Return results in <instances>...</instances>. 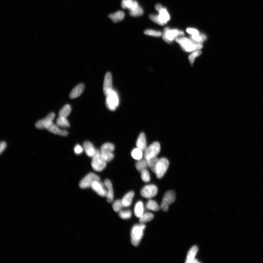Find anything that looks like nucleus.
<instances>
[{"mask_svg":"<svg viewBox=\"0 0 263 263\" xmlns=\"http://www.w3.org/2000/svg\"><path fill=\"white\" fill-rule=\"evenodd\" d=\"M169 165V163L166 158H162L159 159L155 173L158 178L161 179L164 176L168 170Z\"/></svg>","mask_w":263,"mask_h":263,"instance_id":"nucleus-8","label":"nucleus"},{"mask_svg":"<svg viewBox=\"0 0 263 263\" xmlns=\"http://www.w3.org/2000/svg\"><path fill=\"white\" fill-rule=\"evenodd\" d=\"M55 117V113L52 112L49 114L45 118L37 122L35 124V127L40 129H47L53 123Z\"/></svg>","mask_w":263,"mask_h":263,"instance_id":"nucleus-11","label":"nucleus"},{"mask_svg":"<svg viewBox=\"0 0 263 263\" xmlns=\"http://www.w3.org/2000/svg\"><path fill=\"white\" fill-rule=\"evenodd\" d=\"M201 54L202 52L200 50H198L195 51L191 52V54L189 55V57H188L190 63L191 65H193L195 59L201 55Z\"/></svg>","mask_w":263,"mask_h":263,"instance_id":"nucleus-34","label":"nucleus"},{"mask_svg":"<svg viewBox=\"0 0 263 263\" xmlns=\"http://www.w3.org/2000/svg\"><path fill=\"white\" fill-rule=\"evenodd\" d=\"M7 146L6 142L2 141L0 144V153L1 154L6 149Z\"/></svg>","mask_w":263,"mask_h":263,"instance_id":"nucleus-44","label":"nucleus"},{"mask_svg":"<svg viewBox=\"0 0 263 263\" xmlns=\"http://www.w3.org/2000/svg\"><path fill=\"white\" fill-rule=\"evenodd\" d=\"M91 188L99 196L102 197H106L107 196V189L104 183L101 182L100 180L95 181L92 184Z\"/></svg>","mask_w":263,"mask_h":263,"instance_id":"nucleus-12","label":"nucleus"},{"mask_svg":"<svg viewBox=\"0 0 263 263\" xmlns=\"http://www.w3.org/2000/svg\"><path fill=\"white\" fill-rule=\"evenodd\" d=\"M106 96V107L110 111H115L119 104V100L116 92L112 90Z\"/></svg>","mask_w":263,"mask_h":263,"instance_id":"nucleus-4","label":"nucleus"},{"mask_svg":"<svg viewBox=\"0 0 263 263\" xmlns=\"http://www.w3.org/2000/svg\"><path fill=\"white\" fill-rule=\"evenodd\" d=\"M138 6H138V2L136 1H133L132 5L129 10L130 11L134 10L135 9L137 8Z\"/></svg>","mask_w":263,"mask_h":263,"instance_id":"nucleus-45","label":"nucleus"},{"mask_svg":"<svg viewBox=\"0 0 263 263\" xmlns=\"http://www.w3.org/2000/svg\"><path fill=\"white\" fill-rule=\"evenodd\" d=\"M135 166L136 169L138 171L141 172L144 170L147 169L148 166L147 160L145 158L138 161L136 163Z\"/></svg>","mask_w":263,"mask_h":263,"instance_id":"nucleus-25","label":"nucleus"},{"mask_svg":"<svg viewBox=\"0 0 263 263\" xmlns=\"http://www.w3.org/2000/svg\"><path fill=\"white\" fill-rule=\"evenodd\" d=\"M184 35V32L177 29H171L168 28H165L163 34V38L165 41L170 43L179 36Z\"/></svg>","mask_w":263,"mask_h":263,"instance_id":"nucleus-5","label":"nucleus"},{"mask_svg":"<svg viewBox=\"0 0 263 263\" xmlns=\"http://www.w3.org/2000/svg\"><path fill=\"white\" fill-rule=\"evenodd\" d=\"M143 151L136 147L133 149L131 152V155L133 159L137 161L140 160L143 158Z\"/></svg>","mask_w":263,"mask_h":263,"instance_id":"nucleus-26","label":"nucleus"},{"mask_svg":"<svg viewBox=\"0 0 263 263\" xmlns=\"http://www.w3.org/2000/svg\"><path fill=\"white\" fill-rule=\"evenodd\" d=\"M154 218V215L151 213H144L139 218V222L140 223L145 224L150 221Z\"/></svg>","mask_w":263,"mask_h":263,"instance_id":"nucleus-29","label":"nucleus"},{"mask_svg":"<svg viewBox=\"0 0 263 263\" xmlns=\"http://www.w3.org/2000/svg\"><path fill=\"white\" fill-rule=\"evenodd\" d=\"M136 146L142 151H145L147 148L146 137L143 132L140 133L136 142Z\"/></svg>","mask_w":263,"mask_h":263,"instance_id":"nucleus-17","label":"nucleus"},{"mask_svg":"<svg viewBox=\"0 0 263 263\" xmlns=\"http://www.w3.org/2000/svg\"><path fill=\"white\" fill-rule=\"evenodd\" d=\"M84 149L83 147H82L80 145H77L75 147L74 151L76 155H80L82 153Z\"/></svg>","mask_w":263,"mask_h":263,"instance_id":"nucleus-41","label":"nucleus"},{"mask_svg":"<svg viewBox=\"0 0 263 263\" xmlns=\"http://www.w3.org/2000/svg\"><path fill=\"white\" fill-rule=\"evenodd\" d=\"M159 159L156 156L147 160L148 166L154 173H155L156 167L159 162Z\"/></svg>","mask_w":263,"mask_h":263,"instance_id":"nucleus-24","label":"nucleus"},{"mask_svg":"<svg viewBox=\"0 0 263 263\" xmlns=\"http://www.w3.org/2000/svg\"><path fill=\"white\" fill-rule=\"evenodd\" d=\"M143 10L139 6L134 10L130 11L129 12L130 15L133 17L139 16L143 15Z\"/></svg>","mask_w":263,"mask_h":263,"instance_id":"nucleus-38","label":"nucleus"},{"mask_svg":"<svg viewBox=\"0 0 263 263\" xmlns=\"http://www.w3.org/2000/svg\"><path fill=\"white\" fill-rule=\"evenodd\" d=\"M119 216L122 219L127 220L131 218L132 215V212L130 210H122L119 212Z\"/></svg>","mask_w":263,"mask_h":263,"instance_id":"nucleus-35","label":"nucleus"},{"mask_svg":"<svg viewBox=\"0 0 263 263\" xmlns=\"http://www.w3.org/2000/svg\"><path fill=\"white\" fill-rule=\"evenodd\" d=\"M115 150V145L111 143L103 144L100 148L101 151H111L113 152Z\"/></svg>","mask_w":263,"mask_h":263,"instance_id":"nucleus-33","label":"nucleus"},{"mask_svg":"<svg viewBox=\"0 0 263 263\" xmlns=\"http://www.w3.org/2000/svg\"><path fill=\"white\" fill-rule=\"evenodd\" d=\"M100 180V177L93 173H88L82 179L79 186L81 189H85L91 188L92 184L95 181Z\"/></svg>","mask_w":263,"mask_h":263,"instance_id":"nucleus-7","label":"nucleus"},{"mask_svg":"<svg viewBox=\"0 0 263 263\" xmlns=\"http://www.w3.org/2000/svg\"><path fill=\"white\" fill-rule=\"evenodd\" d=\"M144 204L141 201L136 202L134 207V214L137 218H139L144 213Z\"/></svg>","mask_w":263,"mask_h":263,"instance_id":"nucleus-22","label":"nucleus"},{"mask_svg":"<svg viewBox=\"0 0 263 263\" xmlns=\"http://www.w3.org/2000/svg\"><path fill=\"white\" fill-rule=\"evenodd\" d=\"M133 0H122V7L123 8H128L129 9L132 5Z\"/></svg>","mask_w":263,"mask_h":263,"instance_id":"nucleus-40","label":"nucleus"},{"mask_svg":"<svg viewBox=\"0 0 263 263\" xmlns=\"http://www.w3.org/2000/svg\"><path fill=\"white\" fill-rule=\"evenodd\" d=\"M71 111H72V108L70 105H66L60 110L58 113L59 117L67 118V117L70 115Z\"/></svg>","mask_w":263,"mask_h":263,"instance_id":"nucleus-28","label":"nucleus"},{"mask_svg":"<svg viewBox=\"0 0 263 263\" xmlns=\"http://www.w3.org/2000/svg\"><path fill=\"white\" fill-rule=\"evenodd\" d=\"M155 8L156 10H157L158 12H159L161 9H162L163 7L161 4H158L156 5Z\"/></svg>","mask_w":263,"mask_h":263,"instance_id":"nucleus-46","label":"nucleus"},{"mask_svg":"<svg viewBox=\"0 0 263 263\" xmlns=\"http://www.w3.org/2000/svg\"><path fill=\"white\" fill-rule=\"evenodd\" d=\"M58 127V126L53 122L47 128V129L50 132H51L55 134L58 135L64 136L68 135V132L60 129Z\"/></svg>","mask_w":263,"mask_h":263,"instance_id":"nucleus-16","label":"nucleus"},{"mask_svg":"<svg viewBox=\"0 0 263 263\" xmlns=\"http://www.w3.org/2000/svg\"><path fill=\"white\" fill-rule=\"evenodd\" d=\"M56 125L63 128H67L70 127V124L67 118L65 117H59L56 120Z\"/></svg>","mask_w":263,"mask_h":263,"instance_id":"nucleus-31","label":"nucleus"},{"mask_svg":"<svg viewBox=\"0 0 263 263\" xmlns=\"http://www.w3.org/2000/svg\"><path fill=\"white\" fill-rule=\"evenodd\" d=\"M161 151V145L159 142H154L145 151L144 158L148 160L151 158L156 157L159 153Z\"/></svg>","mask_w":263,"mask_h":263,"instance_id":"nucleus-6","label":"nucleus"},{"mask_svg":"<svg viewBox=\"0 0 263 263\" xmlns=\"http://www.w3.org/2000/svg\"><path fill=\"white\" fill-rule=\"evenodd\" d=\"M145 228V224L135 225L131 231V241L133 246H137L143 238L144 231Z\"/></svg>","mask_w":263,"mask_h":263,"instance_id":"nucleus-2","label":"nucleus"},{"mask_svg":"<svg viewBox=\"0 0 263 263\" xmlns=\"http://www.w3.org/2000/svg\"><path fill=\"white\" fill-rule=\"evenodd\" d=\"M198 251V248L196 246L192 247L188 251L186 259V263H193L195 260V256Z\"/></svg>","mask_w":263,"mask_h":263,"instance_id":"nucleus-19","label":"nucleus"},{"mask_svg":"<svg viewBox=\"0 0 263 263\" xmlns=\"http://www.w3.org/2000/svg\"><path fill=\"white\" fill-rule=\"evenodd\" d=\"M104 184L107 189V195L106 196L107 200L108 203H111L113 201L114 199V193L112 184L111 181L108 179L105 181Z\"/></svg>","mask_w":263,"mask_h":263,"instance_id":"nucleus-14","label":"nucleus"},{"mask_svg":"<svg viewBox=\"0 0 263 263\" xmlns=\"http://www.w3.org/2000/svg\"><path fill=\"white\" fill-rule=\"evenodd\" d=\"M159 19L162 25L166 24L170 20V16L166 9L162 8L159 12Z\"/></svg>","mask_w":263,"mask_h":263,"instance_id":"nucleus-21","label":"nucleus"},{"mask_svg":"<svg viewBox=\"0 0 263 263\" xmlns=\"http://www.w3.org/2000/svg\"><path fill=\"white\" fill-rule=\"evenodd\" d=\"M124 207L122 200H116L113 202V210L115 212H120V211L122 210V209Z\"/></svg>","mask_w":263,"mask_h":263,"instance_id":"nucleus-36","label":"nucleus"},{"mask_svg":"<svg viewBox=\"0 0 263 263\" xmlns=\"http://www.w3.org/2000/svg\"><path fill=\"white\" fill-rule=\"evenodd\" d=\"M146 207L147 209L153 211H158L160 209L159 206L157 202L152 200L148 201L147 202Z\"/></svg>","mask_w":263,"mask_h":263,"instance_id":"nucleus-30","label":"nucleus"},{"mask_svg":"<svg viewBox=\"0 0 263 263\" xmlns=\"http://www.w3.org/2000/svg\"><path fill=\"white\" fill-rule=\"evenodd\" d=\"M92 158L91 166L95 171H102L106 168L107 162L101 156L100 150L96 149L95 155Z\"/></svg>","mask_w":263,"mask_h":263,"instance_id":"nucleus-3","label":"nucleus"},{"mask_svg":"<svg viewBox=\"0 0 263 263\" xmlns=\"http://www.w3.org/2000/svg\"><path fill=\"white\" fill-rule=\"evenodd\" d=\"M175 41L183 50L187 52L191 53L201 49L203 47L202 44L195 43L191 38L186 37H178Z\"/></svg>","mask_w":263,"mask_h":263,"instance_id":"nucleus-1","label":"nucleus"},{"mask_svg":"<svg viewBox=\"0 0 263 263\" xmlns=\"http://www.w3.org/2000/svg\"><path fill=\"white\" fill-rule=\"evenodd\" d=\"M101 156L106 162L111 161L114 158L115 155L113 152L110 151H101Z\"/></svg>","mask_w":263,"mask_h":263,"instance_id":"nucleus-32","label":"nucleus"},{"mask_svg":"<svg viewBox=\"0 0 263 263\" xmlns=\"http://www.w3.org/2000/svg\"><path fill=\"white\" fill-rule=\"evenodd\" d=\"M112 90V74L111 72H108L106 73L104 78L103 92L104 95H106Z\"/></svg>","mask_w":263,"mask_h":263,"instance_id":"nucleus-13","label":"nucleus"},{"mask_svg":"<svg viewBox=\"0 0 263 263\" xmlns=\"http://www.w3.org/2000/svg\"><path fill=\"white\" fill-rule=\"evenodd\" d=\"M124 17H125V14L123 12L121 11L111 14L108 16L109 18L111 19L114 23L118 22L123 20Z\"/></svg>","mask_w":263,"mask_h":263,"instance_id":"nucleus-23","label":"nucleus"},{"mask_svg":"<svg viewBox=\"0 0 263 263\" xmlns=\"http://www.w3.org/2000/svg\"><path fill=\"white\" fill-rule=\"evenodd\" d=\"M83 148L87 155L88 157L92 158L95 153L96 150L93 144L89 141H86L83 143Z\"/></svg>","mask_w":263,"mask_h":263,"instance_id":"nucleus-15","label":"nucleus"},{"mask_svg":"<svg viewBox=\"0 0 263 263\" xmlns=\"http://www.w3.org/2000/svg\"><path fill=\"white\" fill-rule=\"evenodd\" d=\"M84 85L82 83L78 85L73 89L70 95L71 99H75L79 97L82 93L84 90Z\"/></svg>","mask_w":263,"mask_h":263,"instance_id":"nucleus-18","label":"nucleus"},{"mask_svg":"<svg viewBox=\"0 0 263 263\" xmlns=\"http://www.w3.org/2000/svg\"><path fill=\"white\" fill-rule=\"evenodd\" d=\"M142 180L145 182H148L150 181V173L147 169L144 170L140 172Z\"/></svg>","mask_w":263,"mask_h":263,"instance_id":"nucleus-37","label":"nucleus"},{"mask_svg":"<svg viewBox=\"0 0 263 263\" xmlns=\"http://www.w3.org/2000/svg\"><path fill=\"white\" fill-rule=\"evenodd\" d=\"M191 38L195 43L202 44L203 42L207 40V37L205 35L199 34L198 35H191Z\"/></svg>","mask_w":263,"mask_h":263,"instance_id":"nucleus-27","label":"nucleus"},{"mask_svg":"<svg viewBox=\"0 0 263 263\" xmlns=\"http://www.w3.org/2000/svg\"><path fill=\"white\" fill-rule=\"evenodd\" d=\"M186 32L191 35H198L200 34L198 30L193 28H188L186 29Z\"/></svg>","mask_w":263,"mask_h":263,"instance_id":"nucleus-43","label":"nucleus"},{"mask_svg":"<svg viewBox=\"0 0 263 263\" xmlns=\"http://www.w3.org/2000/svg\"><path fill=\"white\" fill-rule=\"evenodd\" d=\"M144 33L146 35L156 37H160L161 35V33L160 32L152 30H147L144 32Z\"/></svg>","mask_w":263,"mask_h":263,"instance_id":"nucleus-39","label":"nucleus"},{"mask_svg":"<svg viewBox=\"0 0 263 263\" xmlns=\"http://www.w3.org/2000/svg\"><path fill=\"white\" fill-rule=\"evenodd\" d=\"M175 192L173 191H170L167 192L163 197L162 202L161 204V208L162 211H168L169 206L175 201Z\"/></svg>","mask_w":263,"mask_h":263,"instance_id":"nucleus-9","label":"nucleus"},{"mask_svg":"<svg viewBox=\"0 0 263 263\" xmlns=\"http://www.w3.org/2000/svg\"><path fill=\"white\" fill-rule=\"evenodd\" d=\"M158 189L154 185H148L144 186L140 191V194L144 198H151L157 194Z\"/></svg>","mask_w":263,"mask_h":263,"instance_id":"nucleus-10","label":"nucleus"},{"mask_svg":"<svg viewBox=\"0 0 263 263\" xmlns=\"http://www.w3.org/2000/svg\"><path fill=\"white\" fill-rule=\"evenodd\" d=\"M149 18L152 21L156 24L162 25L159 19L158 15H151L149 16Z\"/></svg>","mask_w":263,"mask_h":263,"instance_id":"nucleus-42","label":"nucleus"},{"mask_svg":"<svg viewBox=\"0 0 263 263\" xmlns=\"http://www.w3.org/2000/svg\"><path fill=\"white\" fill-rule=\"evenodd\" d=\"M134 195V192L131 191L128 192L124 195L122 200L124 207H129L131 205Z\"/></svg>","mask_w":263,"mask_h":263,"instance_id":"nucleus-20","label":"nucleus"}]
</instances>
